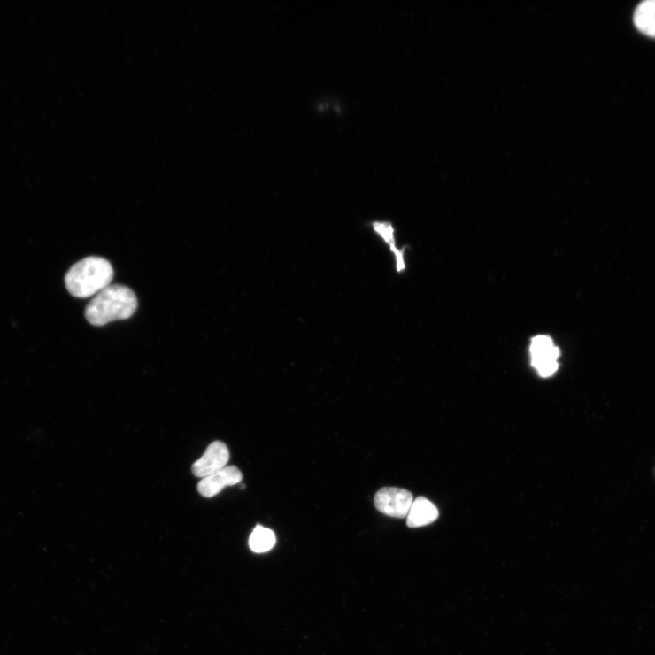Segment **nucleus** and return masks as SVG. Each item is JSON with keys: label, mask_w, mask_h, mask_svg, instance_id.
Wrapping results in <instances>:
<instances>
[{"label": "nucleus", "mask_w": 655, "mask_h": 655, "mask_svg": "<svg viewBox=\"0 0 655 655\" xmlns=\"http://www.w3.org/2000/svg\"><path fill=\"white\" fill-rule=\"evenodd\" d=\"M138 308L135 293L123 285H110L95 295L88 304L85 316L95 326H104L114 320H127Z\"/></svg>", "instance_id": "obj_1"}, {"label": "nucleus", "mask_w": 655, "mask_h": 655, "mask_svg": "<svg viewBox=\"0 0 655 655\" xmlns=\"http://www.w3.org/2000/svg\"><path fill=\"white\" fill-rule=\"evenodd\" d=\"M114 271L101 257H88L77 262L65 277L66 287L74 297L86 299L111 285Z\"/></svg>", "instance_id": "obj_2"}, {"label": "nucleus", "mask_w": 655, "mask_h": 655, "mask_svg": "<svg viewBox=\"0 0 655 655\" xmlns=\"http://www.w3.org/2000/svg\"><path fill=\"white\" fill-rule=\"evenodd\" d=\"M409 490L397 487H384L379 489L374 497L376 509L389 517H407L413 503Z\"/></svg>", "instance_id": "obj_3"}, {"label": "nucleus", "mask_w": 655, "mask_h": 655, "mask_svg": "<svg viewBox=\"0 0 655 655\" xmlns=\"http://www.w3.org/2000/svg\"><path fill=\"white\" fill-rule=\"evenodd\" d=\"M560 353L559 348H557L548 336L539 335L532 341V366L543 378L553 375L559 369L557 359L560 357Z\"/></svg>", "instance_id": "obj_4"}, {"label": "nucleus", "mask_w": 655, "mask_h": 655, "mask_svg": "<svg viewBox=\"0 0 655 655\" xmlns=\"http://www.w3.org/2000/svg\"><path fill=\"white\" fill-rule=\"evenodd\" d=\"M228 460V448L224 443L216 441L211 443L199 460L193 464L191 470L196 477L204 479L223 470L227 467Z\"/></svg>", "instance_id": "obj_5"}, {"label": "nucleus", "mask_w": 655, "mask_h": 655, "mask_svg": "<svg viewBox=\"0 0 655 655\" xmlns=\"http://www.w3.org/2000/svg\"><path fill=\"white\" fill-rule=\"evenodd\" d=\"M243 481V474L236 466H227L219 473L204 478L198 484L201 496L212 498L219 495L227 486H234Z\"/></svg>", "instance_id": "obj_6"}, {"label": "nucleus", "mask_w": 655, "mask_h": 655, "mask_svg": "<svg viewBox=\"0 0 655 655\" xmlns=\"http://www.w3.org/2000/svg\"><path fill=\"white\" fill-rule=\"evenodd\" d=\"M439 517L437 507L424 497L415 499L407 515V526L410 528H419L428 526Z\"/></svg>", "instance_id": "obj_7"}, {"label": "nucleus", "mask_w": 655, "mask_h": 655, "mask_svg": "<svg viewBox=\"0 0 655 655\" xmlns=\"http://www.w3.org/2000/svg\"><path fill=\"white\" fill-rule=\"evenodd\" d=\"M634 22L643 35L655 39V0H645L637 6Z\"/></svg>", "instance_id": "obj_8"}, {"label": "nucleus", "mask_w": 655, "mask_h": 655, "mask_svg": "<svg viewBox=\"0 0 655 655\" xmlns=\"http://www.w3.org/2000/svg\"><path fill=\"white\" fill-rule=\"evenodd\" d=\"M276 543L274 533L267 528L257 526L253 530L249 545L252 551L256 553H264L271 551Z\"/></svg>", "instance_id": "obj_9"}, {"label": "nucleus", "mask_w": 655, "mask_h": 655, "mask_svg": "<svg viewBox=\"0 0 655 655\" xmlns=\"http://www.w3.org/2000/svg\"><path fill=\"white\" fill-rule=\"evenodd\" d=\"M374 231L388 243L391 251L397 249L395 229L389 222H374Z\"/></svg>", "instance_id": "obj_10"}, {"label": "nucleus", "mask_w": 655, "mask_h": 655, "mask_svg": "<svg viewBox=\"0 0 655 655\" xmlns=\"http://www.w3.org/2000/svg\"><path fill=\"white\" fill-rule=\"evenodd\" d=\"M392 252H395L396 257H397V270L398 272H402L405 268V260H404V251L397 248L393 250Z\"/></svg>", "instance_id": "obj_11"}]
</instances>
